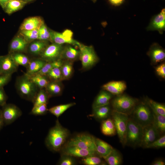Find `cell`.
I'll return each instance as SVG.
<instances>
[{
  "label": "cell",
  "instance_id": "obj_1",
  "mask_svg": "<svg viewBox=\"0 0 165 165\" xmlns=\"http://www.w3.org/2000/svg\"><path fill=\"white\" fill-rule=\"evenodd\" d=\"M68 135V130L62 127L57 119L55 126L49 132L45 140L46 145L52 151H60Z\"/></svg>",
  "mask_w": 165,
  "mask_h": 165
},
{
  "label": "cell",
  "instance_id": "obj_2",
  "mask_svg": "<svg viewBox=\"0 0 165 165\" xmlns=\"http://www.w3.org/2000/svg\"><path fill=\"white\" fill-rule=\"evenodd\" d=\"M15 87L18 94L21 97L33 102L38 88L25 73L16 78Z\"/></svg>",
  "mask_w": 165,
  "mask_h": 165
},
{
  "label": "cell",
  "instance_id": "obj_3",
  "mask_svg": "<svg viewBox=\"0 0 165 165\" xmlns=\"http://www.w3.org/2000/svg\"><path fill=\"white\" fill-rule=\"evenodd\" d=\"M129 117L143 127L152 124L153 112L144 101L137 103Z\"/></svg>",
  "mask_w": 165,
  "mask_h": 165
},
{
  "label": "cell",
  "instance_id": "obj_4",
  "mask_svg": "<svg viewBox=\"0 0 165 165\" xmlns=\"http://www.w3.org/2000/svg\"><path fill=\"white\" fill-rule=\"evenodd\" d=\"M143 133V127L129 116L126 137V145L135 148L140 147Z\"/></svg>",
  "mask_w": 165,
  "mask_h": 165
},
{
  "label": "cell",
  "instance_id": "obj_5",
  "mask_svg": "<svg viewBox=\"0 0 165 165\" xmlns=\"http://www.w3.org/2000/svg\"><path fill=\"white\" fill-rule=\"evenodd\" d=\"M138 101L135 98L125 94H120L112 101L113 111L130 116Z\"/></svg>",
  "mask_w": 165,
  "mask_h": 165
},
{
  "label": "cell",
  "instance_id": "obj_6",
  "mask_svg": "<svg viewBox=\"0 0 165 165\" xmlns=\"http://www.w3.org/2000/svg\"><path fill=\"white\" fill-rule=\"evenodd\" d=\"M111 116L120 142L124 147L126 145V134L129 116L113 110L112 112Z\"/></svg>",
  "mask_w": 165,
  "mask_h": 165
},
{
  "label": "cell",
  "instance_id": "obj_7",
  "mask_svg": "<svg viewBox=\"0 0 165 165\" xmlns=\"http://www.w3.org/2000/svg\"><path fill=\"white\" fill-rule=\"evenodd\" d=\"M78 47L79 50V58L83 68H89L97 62L98 58L92 46H87L80 43Z\"/></svg>",
  "mask_w": 165,
  "mask_h": 165
},
{
  "label": "cell",
  "instance_id": "obj_8",
  "mask_svg": "<svg viewBox=\"0 0 165 165\" xmlns=\"http://www.w3.org/2000/svg\"><path fill=\"white\" fill-rule=\"evenodd\" d=\"M95 138V137L87 134H78L72 138L68 142L67 145L96 152Z\"/></svg>",
  "mask_w": 165,
  "mask_h": 165
},
{
  "label": "cell",
  "instance_id": "obj_9",
  "mask_svg": "<svg viewBox=\"0 0 165 165\" xmlns=\"http://www.w3.org/2000/svg\"><path fill=\"white\" fill-rule=\"evenodd\" d=\"M50 40L53 43L62 45L68 44L78 46L80 43L73 38V33L70 30L66 29L62 33L50 31Z\"/></svg>",
  "mask_w": 165,
  "mask_h": 165
},
{
  "label": "cell",
  "instance_id": "obj_10",
  "mask_svg": "<svg viewBox=\"0 0 165 165\" xmlns=\"http://www.w3.org/2000/svg\"><path fill=\"white\" fill-rule=\"evenodd\" d=\"M1 112L4 124L6 125L12 123L22 115L19 108L12 104H5L2 106Z\"/></svg>",
  "mask_w": 165,
  "mask_h": 165
},
{
  "label": "cell",
  "instance_id": "obj_11",
  "mask_svg": "<svg viewBox=\"0 0 165 165\" xmlns=\"http://www.w3.org/2000/svg\"><path fill=\"white\" fill-rule=\"evenodd\" d=\"M63 47L62 45L53 43L47 46L40 54L41 59L46 62L61 59Z\"/></svg>",
  "mask_w": 165,
  "mask_h": 165
},
{
  "label": "cell",
  "instance_id": "obj_12",
  "mask_svg": "<svg viewBox=\"0 0 165 165\" xmlns=\"http://www.w3.org/2000/svg\"><path fill=\"white\" fill-rule=\"evenodd\" d=\"M162 135L152 124L144 127L142 138L140 147L146 148L148 145Z\"/></svg>",
  "mask_w": 165,
  "mask_h": 165
},
{
  "label": "cell",
  "instance_id": "obj_13",
  "mask_svg": "<svg viewBox=\"0 0 165 165\" xmlns=\"http://www.w3.org/2000/svg\"><path fill=\"white\" fill-rule=\"evenodd\" d=\"M18 66L14 60L11 53L0 56V73L1 74L12 75L17 71Z\"/></svg>",
  "mask_w": 165,
  "mask_h": 165
},
{
  "label": "cell",
  "instance_id": "obj_14",
  "mask_svg": "<svg viewBox=\"0 0 165 165\" xmlns=\"http://www.w3.org/2000/svg\"><path fill=\"white\" fill-rule=\"evenodd\" d=\"M165 29V9L154 16L147 28V31H157L161 34Z\"/></svg>",
  "mask_w": 165,
  "mask_h": 165
},
{
  "label": "cell",
  "instance_id": "obj_15",
  "mask_svg": "<svg viewBox=\"0 0 165 165\" xmlns=\"http://www.w3.org/2000/svg\"><path fill=\"white\" fill-rule=\"evenodd\" d=\"M61 150H62L63 154L76 157L84 158L96 154L95 151L84 149L73 146L67 145L65 148Z\"/></svg>",
  "mask_w": 165,
  "mask_h": 165
},
{
  "label": "cell",
  "instance_id": "obj_16",
  "mask_svg": "<svg viewBox=\"0 0 165 165\" xmlns=\"http://www.w3.org/2000/svg\"><path fill=\"white\" fill-rule=\"evenodd\" d=\"M148 55L154 64L162 62L165 59L164 49L157 43H154L151 46Z\"/></svg>",
  "mask_w": 165,
  "mask_h": 165
},
{
  "label": "cell",
  "instance_id": "obj_17",
  "mask_svg": "<svg viewBox=\"0 0 165 165\" xmlns=\"http://www.w3.org/2000/svg\"><path fill=\"white\" fill-rule=\"evenodd\" d=\"M102 87L112 95H118L122 94L126 90L127 85L123 81H112L104 85Z\"/></svg>",
  "mask_w": 165,
  "mask_h": 165
},
{
  "label": "cell",
  "instance_id": "obj_18",
  "mask_svg": "<svg viewBox=\"0 0 165 165\" xmlns=\"http://www.w3.org/2000/svg\"><path fill=\"white\" fill-rule=\"evenodd\" d=\"M44 24L42 19L40 16H35L26 19L21 24L20 27L22 30H38Z\"/></svg>",
  "mask_w": 165,
  "mask_h": 165
},
{
  "label": "cell",
  "instance_id": "obj_19",
  "mask_svg": "<svg viewBox=\"0 0 165 165\" xmlns=\"http://www.w3.org/2000/svg\"><path fill=\"white\" fill-rule=\"evenodd\" d=\"M95 141L96 154L101 157H105L113 149L110 144L99 138H95Z\"/></svg>",
  "mask_w": 165,
  "mask_h": 165
},
{
  "label": "cell",
  "instance_id": "obj_20",
  "mask_svg": "<svg viewBox=\"0 0 165 165\" xmlns=\"http://www.w3.org/2000/svg\"><path fill=\"white\" fill-rule=\"evenodd\" d=\"M79 50L76 49L70 45H68L63 47L61 59H64L71 61L79 58Z\"/></svg>",
  "mask_w": 165,
  "mask_h": 165
},
{
  "label": "cell",
  "instance_id": "obj_21",
  "mask_svg": "<svg viewBox=\"0 0 165 165\" xmlns=\"http://www.w3.org/2000/svg\"><path fill=\"white\" fill-rule=\"evenodd\" d=\"M112 95L104 90L101 91L96 97L93 103V108L109 104V101L112 97Z\"/></svg>",
  "mask_w": 165,
  "mask_h": 165
},
{
  "label": "cell",
  "instance_id": "obj_22",
  "mask_svg": "<svg viewBox=\"0 0 165 165\" xmlns=\"http://www.w3.org/2000/svg\"><path fill=\"white\" fill-rule=\"evenodd\" d=\"M101 129L102 133L106 136H113L116 133V129L112 118H108L103 120Z\"/></svg>",
  "mask_w": 165,
  "mask_h": 165
},
{
  "label": "cell",
  "instance_id": "obj_23",
  "mask_svg": "<svg viewBox=\"0 0 165 165\" xmlns=\"http://www.w3.org/2000/svg\"><path fill=\"white\" fill-rule=\"evenodd\" d=\"M27 42L24 38L20 37L15 38L12 41L9 46V51L11 53L22 52L26 49Z\"/></svg>",
  "mask_w": 165,
  "mask_h": 165
},
{
  "label": "cell",
  "instance_id": "obj_24",
  "mask_svg": "<svg viewBox=\"0 0 165 165\" xmlns=\"http://www.w3.org/2000/svg\"><path fill=\"white\" fill-rule=\"evenodd\" d=\"M46 62L40 59L30 60L29 63L26 67L27 75H31L36 73L42 68Z\"/></svg>",
  "mask_w": 165,
  "mask_h": 165
},
{
  "label": "cell",
  "instance_id": "obj_25",
  "mask_svg": "<svg viewBox=\"0 0 165 165\" xmlns=\"http://www.w3.org/2000/svg\"><path fill=\"white\" fill-rule=\"evenodd\" d=\"M26 74L39 89H44L50 81L46 76L39 74Z\"/></svg>",
  "mask_w": 165,
  "mask_h": 165
},
{
  "label": "cell",
  "instance_id": "obj_26",
  "mask_svg": "<svg viewBox=\"0 0 165 165\" xmlns=\"http://www.w3.org/2000/svg\"><path fill=\"white\" fill-rule=\"evenodd\" d=\"M103 159L109 165H120L123 162L121 154L119 151L114 148L108 156Z\"/></svg>",
  "mask_w": 165,
  "mask_h": 165
},
{
  "label": "cell",
  "instance_id": "obj_27",
  "mask_svg": "<svg viewBox=\"0 0 165 165\" xmlns=\"http://www.w3.org/2000/svg\"><path fill=\"white\" fill-rule=\"evenodd\" d=\"M27 2L22 0H10L4 10L7 13L10 14L22 8Z\"/></svg>",
  "mask_w": 165,
  "mask_h": 165
},
{
  "label": "cell",
  "instance_id": "obj_28",
  "mask_svg": "<svg viewBox=\"0 0 165 165\" xmlns=\"http://www.w3.org/2000/svg\"><path fill=\"white\" fill-rule=\"evenodd\" d=\"M60 81H50L44 88L50 97L60 95L62 91Z\"/></svg>",
  "mask_w": 165,
  "mask_h": 165
},
{
  "label": "cell",
  "instance_id": "obj_29",
  "mask_svg": "<svg viewBox=\"0 0 165 165\" xmlns=\"http://www.w3.org/2000/svg\"><path fill=\"white\" fill-rule=\"evenodd\" d=\"M94 115L99 120H104L111 115L112 112L109 104L93 108Z\"/></svg>",
  "mask_w": 165,
  "mask_h": 165
},
{
  "label": "cell",
  "instance_id": "obj_30",
  "mask_svg": "<svg viewBox=\"0 0 165 165\" xmlns=\"http://www.w3.org/2000/svg\"><path fill=\"white\" fill-rule=\"evenodd\" d=\"M155 114L165 116V105L164 104L156 102L148 98L145 100Z\"/></svg>",
  "mask_w": 165,
  "mask_h": 165
},
{
  "label": "cell",
  "instance_id": "obj_31",
  "mask_svg": "<svg viewBox=\"0 0 165 165\" xmlns=\"http://www.w3.org/2000/svg\"><path fill=\"white\" fill-rule=\"evenodd\" d=\"M154 118L152 125L162 135L165 132V116L153 113Z\"/></svg>",
  "mask_w": 165,
  "mask_h": 165
},
{
  "label": "cell",
  "instance_id": "obj_32",
  "mask_svg": "<svg viewBox=\"0 0 165 165\" xmlns=\"http://www.w3.org/2000/svg\"><path fill=\"white\" fill-rule=\"evenodd\" d=\"M46 43L43 41L35 42L29 46V50L32 54H40L47 46Z\"/></svg>",
  "mask_w": 165,
  "mask_h": 165
},
{
  "label": "cell",
  "instance_id": "obj_33",
  "mask_svg": "<svg viewBox=\"0 0 165 165\" xmlns=\"http://www.w3.org/2000/svg\"><path fill=\"white\" fill-rule=\"evenodd\" d=\"M63 62L62 60L61 59L53 61L46 62L40 70L36 73L46 76L50 71L53 68L56 67H61Z\"/></svg>",
  "mask_w": 165,
  "mask_h": 165
},
{
  "label": "cell",
  "instance_id": "obj_34",
  "mask_svg": "<svg viewBox=\"0 0 165 165\" xmlns=\"http://www.w3.org/2000/svg\"><path fill=\"white\" fill-rule=\"evenodd\" d=\"M50 97L45 89H40L38 90L34 101L33 106L47 104Z\"/></svg>",
  "mask_w": 165,
  "mask_h": 165
},
{
  "label": "cell",
  "instance_id": "obj_35",
  "mask_svg": "<svg viewBox=\"0 0 165 165\" xmlns=\"http://www.w3.org/2000/svg\"><path fill=\"white\" fill-rule=\"evenodd\" d=\"M75 105V103L61 105L52 107L48 109V111L53 115L58 118L65 111Z\"/></svg>",
  "mask_w": 165,
  "mask_h": 165
},
{
  "label": "cell",
  "instance_id": "obj_36",
  "mask_svg": "<svg viewBox=\"0 0 165 165\" xmlns=\"http://www.w3.org/2000/svg\"><path fill=\"white\" fill-rule=\"evenodd\" d=\"M46 76L50 81H61L63 79L61 67L53 68L50 71Z\"/></svg>",
  "mask_w": 165,
  "mask_h": 165
},
{
  "label": "cell",
  "instance_id": "obj_37",
  "mask_svg": "<svg viewBox=\"0 0 165 165\" xmlns=\"http://www.w3.org/2000/svg\"><path fill=\"white\" fill-rule=\"evenodd\" d=\"M11 54L14 60L18 66L21 65L26 68L30 61L27 56L20 53Z\"/></svg>",
  "mask_w": 165,
  "mask_h": 165
},
{
  "label": "cell",
  "instance_id": "obj_38",
  "mask_svg": "<svg viewBox=\"0 0 165 165\" xmlns=\"http://www.w3.org/2000/svg\"><path fill=\"white\" fill-rule=\"evenodd\" d=\"M61 69L63 79H68L70 77L72 73V64L70 61L63 62Z\"/></svg>",
  "mask_w": 165,
  "mask_h": 165
},
{
  "label": "cell",
  "instance_id": "obj_39",
  "mask_svg": "<svg viewBox=\"0 0 165 165\" xmlns=\"http://www.w3.org/2000/svg\"><path fill=\"white\" fill-rule=\"evenodd\" d=\"M100 157L90 156L84 158L82 160L83 163L87 165H97L102 163V161Z\"/></svg>",
  "mask_w": 165,
  "mask_h": 165
},
{
  "label": "cell",
  "instance_id": "obj_40",
  "mask_svg": "<svg viewBox=\"0 0 165 165\" xmlns=\"http://www.w3.org/2000/svg\"><path fill=\"white\" fill-rule=\"evenodd\" d=\"M48 111L47 104H44L33 106L30 114L35 116L43 115L46 114Z\"/></svg>",
  "mask_w": 165,
  "mask_h": 165
},
{
  "label": "cell",
  "instance_id": "obj_41",
  "mask_svg": "<svg viewBox=\"0 0 165 165\" xmlns=\"http://www.w3.org/2000/svg\"><path fill=\"white\" fill-rule=\"evenodd\" d=\"M38 39L41 41H45L50 39V31L46 26L43 24L38 31Z\"/></svg>",
  "mask_w": 165,
  "mask_h": 165
},
{
  "label": "cell",
  "instance_id": "obj_42",
  "mask_svg": "<svg viewBox=\"0 0 165 165\" xmlns=\"http://www.w3.org/2000/svg\"><path fill=\"white\" fill-rule=\"evenodd\" d=\"M165 147V135H162L158 139L148 145L146 148H163Z\"/></svg>",
  "mask_w": 165,
  "mask_h": 165
},
{
  "label": "cell",
  "instance_id": "obj_43",
  "mask_svg": "<svg viewBox=\"0 0 165 165\" xmlns=\"http://www.w3.org/2000/svg\"><path fill=\"white\" fill-rule=\"evenodd\" d=\"M21 33L28 40H33L38 39V30H22Z\"/></svg>",
  "mask_w": 165,
  "mask_h": 165
},
{
  "label": "cell",
  "instance_id": "obj_44",
  "mask_svg": "<svg viewBox=\"0 0 165 165\" xmlns=\"http://www.w3.org/2000/svg\"><path fill=\"white\" fill-rule=\"evenodd\" d=\"M74 164L75 161L72 156L64 154L59 162V164L61 165H72Z\"/></svg>",
  "mask_w": 165,
  "mask_h": 165
},
{
  "label": "cell",
  "instance_id": "obj_45",
  "mask_svg": "<svg viewBox=\"0 0 165 165\" xmlns=\"http://www.w3.org/2000/svg\"><path fill=\"white\" fill-rule=\"evenodd\" d=\"M12 75L11 74H1L0 75V88L7 84L10 80Z\"/></svg>",
  "mask_w": 165,
  "mask_h": 165
},
{
  "label": "cell",
  "instance_id": "obj_46",
  "mask_svg": "<svg viewBox=\"0 0 165 165\" xmlns=\"http://www.w3.org/2000/svg\"><path fill=\"white\" fill-rule=\"evenodd\" d=\"M156 72L157 75L163 78H165V64H162L156 67Z\"/></svg>",
  "mask_w": 165,
  "mask_h": 165
},
{
  "label": "cell",
  "instance_id": "obj_47",
  "mask_svg": "<svg viewBox=\"0 0 165 165\" xmlns=\"http://www.w3.org/2000/svg\"><path fill=\"white\" fill-rule=\"evenodd\" d=\"M7 97L3 87L0 88V106H2L6 104Z\"/></svg>",
  "mask_w": 165,
  "mask_h": 165
},
{
  "label": "cell",
  "instance_id": "obj_48",
  "mask_svg": "<svg viewBox=\"0 0 165 165\" xmlns=\"http://www.w3.org/2000/svg\"><path fill=\"white\" fill-rule=\"evenodd\" d=\"M124 0H109L110 3L112 5L117 6L122 4Z\"/></svg>",
  "mask_w": 165,
  "mask_h": 165
},
{
  "label": "cell",
  "instance_id": "obj_49",
  "mask_svg": "<svg viewBox=\"0 0 165 165\" xmlns=\"http://www.w3.org/2000/svg\"><path fill=\"white\" fill-rule=\"evenodd\" d=\"M152 165H164V161L161 159L156 160L153 161L151 164Z\"/></svg>",
  "mask_w": 165,
  "mask_h": 165
},
{
  "label": "cell",
  "instance_id": "obj_50",
  "mask_svg": "<svg viewBox=\"0 0 165 165\" xmlns=\"http://www.w3.org/2000/svg\"><path fill=\"white\" fill-rule=\"evenodd\" d=\"M10 0H0V6L4 9L8 2Z\"/></svg>",
  "mask_w": 165,
  "mask_h": 165
},
{
  "label": "cell",
  "instance_id": "obj_51",
  "mask_svg": "<svg viewBox=\"0 0 165 165\" xmlns=\"http://www.w3.org/2000/svg\"><path fill=\"white\" fill-rule=\"evenodd\" d=\"M4 125V121L2 116L1 110L0 109V130Z\"/></svg>",
  "mask_w": 165,
  "mask_h": 165
},
{
  "label": "cell",
  "instance_id": "obj_52",
  "mask_svg": "<svg viewBox=\"0 0 165 165\" xmlns=\"http://www.w3.org/2000/svg\"><path fill=\"white\" fill-rule=\"evenodd\" d=\"M22 0L24 1H26V2H27V1H31V0Z\"/></svg>",
  "mask_w": 165,
  "mask_h": 165
},
{
  "label": "cell",
  "instance_id": "obj_53",
  "mask_svg": "<svg viewBox=\"0 0 165 165\" xmlns=\"http://www.w3.org/2000/svg\"><path fill=\"white\" fill-rule=\"evenodd\" d=\"M91 1H92L93 2H95L97 0H91Z\"/></svg>",
  "mask_w": 165,
  "mask_h": 165
},
{
  "label": "cell",
  "instance_id": "obj_54",
  "mask_svg": "<svg viewBox=\"0 0 165 165\" xmlns=\"http://www.w3.org/2000/svg\"><path fill=\"white\" fill-rule=\"evenodd\" d=\"M1 74V73H0V75Z\"/></svg>",
  "mask_w": 165,
  "mask_h": 165
}]
</instances>
